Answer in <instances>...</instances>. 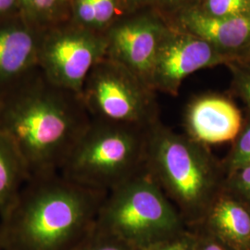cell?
I'll return each instance as SVG.
<instances>
[{"instance_id":"1","label":"cell","mask_w":250,"mask_h":250,"mask_svg":"<svg viewBox=\"0 0 250 250\" xmlns=\"http://www.w3.org/2000/svg\"><path fill=\"white\" fill-rule=\"evenodd\" d=\"M91 121L81 95L56 85L38 67L0 93V130L31 177L61 171Z\"/></svg>"},{"instance_id":"2","label":"cell","mask_w":250,"mask_h":250,"mask_svg":"<svg viewBox=\"0 0 250 250\" xmlns=\"http://www.w3.org/2000/svg\"><path fill=\"white\" fill-rule=\"evenodd\" d=\"M107 192L59 172L32 176L0 219V250H73L95 228Z\"/></svg>"},{"instance_id":"3","label":"cell","mask_w":250,"mask_h":250,"mask_svg":"<svg viewBox=\"0 0 250 250\" xmlns=\"http://www.w3.org/2000/svg\"><path fill=\"white\" fill-rule=\"evenodd\" d=\"M146 170L184 222L200 224L224 191L226 174L209 146L179 134L161 121L148 130Z\"/></svg>"},{"instance_id":"4","label":"cell","mask_w":250,"mask_h":250,"mask_svg":"<svg viewBox=\"0 0 250 250\" xmlns=\"http://www.w3.org/2000/svg\"><path fill=\"white\" fill-rule=\"evenodd\" d=\"M148 130L92 119L60 172L107 193L146 170Z\"/></svg>"},{"instance_id":"5","label":"cell","mask_w":250,"mask_h":250,"mask_svg":"<svg viewBox=\"0 0 250 250\" xmlns=\"http://www.w3.org/2000/svg\"><path fill=\"white\" fill-rule=\"evenodd\" d=\"M186 224L177 208L146 170L107 192L97 226L130 247H148L180 234Z\"/></svg>"},{"instance_id":"6","label":"cell","mask_w":250,"mask_h":250,"mask_svg":"<svg viewBox=\"0 0 250 250\" xmlns=\"http://www.w3.org/2000/svg\"><path fill=\"white\" fill-rule=\"evenodd\" d=\"M156 93L125 66L105 57L90 71L81 97L93 120L148 129L161 121Z\"/></svg>"},{"instance_id":"7","label":"cell","mask_w":250,"mask_h":250,"mask_svg":"<svg viewBox=\"0 0 250 250\" xmlns=\"http://www.w3.org/2000/svg\"><path fill=\"white\" fill-rule=\"evenodd\" d=\"M105 33L69 21L43 30L38 68L63 88L81 95L92 68L107 57Z\"/></svg>"},{"instance_id":"8","label":"cell","mask_w":250,"mask_h":250,"mask_svg":"<svg viewBox=\"0 0 250 250\" xmlns=\"http://www.w3.org/2000/svg\"><path fill=\"white\" fill-rule=\"evenodd\" d=\"M169 29L168 21L153 9L125 14L104 32L107 57L125 66L151 87L155 60Z\"/></svg>"},{"instance_id":"9","label":"cell","mask_w":250,"mask_h":250,"mask_svg":"<svg viewBox=\"0 0 250 250\" xmlns=\"http://www.w3.org/2000/svg\"><path fill=\"white\" fill-rule=\"evenodd\" d=\"M233 61L209 43L170 24L157 53L150 85L156 92L176 97L183 81L189 75Z\"/></svg>"},{"instance_id":"10","label":"cell","mask_w":250,"mask_h":250,"mask_svg":"<svg viewBox=\"0 0 250 250\" xmlns=\"http://www.w3.org/2000/svg\"><path fill=\"white\" fill-rule=\"evenodd\" d=\"M42 33L22 13L0 16V93L38 67Z\"/></svg>"},{"instance_id":"11","label":"cell","mask_w":250,"mask_h":250,"mask_svg":"<svg viewBox=\"0 0 250 250\" xmlns=\"http://www.w3.org/2000/svg\"><path fill=\"white\" fill-rule=\"evenodd\" d=\"M243 125L239 108L219 94L208 93L191 99L184 113L185 134L207 146L233 141Z\"/></svg>"},{"instance_id":"12","label":"cell","mask_w":250,"mask_h":250,"mask_svg":"<svg viewBox=\"0 0 250 250\" xmlns=\"http://www.w3.org/2000/svg\"><path fill=\"white\" fill-rule=\"evenodd\" d=\"M170 25L204 40L235 61L240 51L250 47V14L219 18L193 8L174 15Z\"/></svg>"},{"instance_id":"13","label":"cell","mask_w":250,"mask_h":250,"mask_svg":"<svg viewBox=\"0 0 250 250\" xmlns=\"http://www.w3.org/2000/svg\"><path fill=\"white\" fill-rule=\"evenodd\" d=\"M200 224L216 238L237 250L250 247V208L224 191L216 198Z\"/></svg>"},{"instance_id":"14","label":"cell","mask_w":250,"mask_h":250,"mask_svg":"<svg viewBox=\"0 0 250 250\" xmlns=\"http://www.w3.org/2000/svg\"><path fill=\"white\" fill-rule=\"evenodd\" d=\"M30 177L21 154L9 136L0 130V219L8 214Z\"/></svg>"},{"instance_id":"15","label":"cell","mask_w":250,"mask_h":250,"mask_svg":"<svg viewBox=\"0 0 250 250\" xmlns=\"http://www.w3.org/2000/svg\"><path fill=\"white\" fill-rule=\"evenodd\" d=\"M73 0H29L28 19L41 30L72 21Z\"/></svg>"},{"instance_id":"16","label":"cell","mask_w":250,"mask_h":250,"mask_svg":"<svg viewBox=\"0 0 250 250\" xmlns=\"http://www.w3.org/2000/svg\"><path fill=\"white\" fill-rule=\"evenodd\" d=\"M232 142L231 151L222 161L226 176L250 164V110L241 132Z\"/></svg>"},{"instance_id":"17","label":"cell","mask_w":250,"mask_h":250,"mask_svg":"<svg viewBox=\"0 0 250 250\" xmlns=\"http://www.w3.org/2000/svg\"><path fill=\"white\" fill-rule=\"evenodd\" d=\"M197 9L212 17H238L250 15V0H203Z\"/></svg>"},{"instance_id":"18","label":"cell","mask_w":250,"mask_h":250,"mask_svg":"<svg viewBox=\"0 0 250 250\" xmlns=\"http://www.w3.org/2000/svg\"><path fill=\"white\" fill-rule=\"evenodd\" d=\"M73 250H132V247L96 224L93 231Z\"/></svg>"},{"instance_id":"19","label":"cell","mask_w":250,"mask_h":250,"mask_svg":"<svg viewBox=\"0 0 250 250\" xmlns=\"http://www.w3.org/2000/svg\"><path fill=\"white\" fill-rule=\"evenodd\" d=\"M224 191L250 208V164L226 176Z\"/></svg>"},{"instance_id":"20","label":"cell","mask_w":250,"mask_h":250,"mask_svg":"<svg viewBox=\"0 0 250 250\" xmlns=\"http://www.w3.org/2000/svg\"><path fill=\"white\" fill-rule=\"evenodd\" d=\"M97 30L105 32L118 19L126 14L121 0H92Z\"/></svg>"},{"instance_id":"21","label":"cell","mask_w":250,"mask_h":250,"mask_svg":"<svg viewBox=\"0 0 250 250\" xmlns=\"http://www.w3.org/2000/svg\"><path fill=\"white\" fill-rule=\"evenodd\" d=\"M227 66L232 73V87L235 93L248 105L250 110V65L239 61H233Z\"/></svg>"},{"instance_id":"22","label":"cell","mask_w":250,"mask_h":250,"mask_svg":"<svg viewBox=\"0 0 250 250\" xmlns=\"http://www.w3.org/2000/svg\"><path fill=\"white\" fill-rule=\"evenodd\" d=\"M72 20L81 26L98 31L92 0H73Z\"/></svg>"},{"instance_id":"23","label":"cell","mask_w":250,"mask_h":250,"mask_svg":"<svg viewBox=\"0 0 250 250\" xmlns=\"http://www.w3.org/2000/svg\"><path fill=\"white\" fill-rule=\"evenodd\" d=\"M203 0H151L149 7L164 15H176L187 9L197 8Z\"/></svg>"},{"instance_id":"24","label":"cell","mask_w":250,"mask_h":250,"mask_svg":"<svg viewBox=\"0 0 250 250\" xmlns=\"http://www.w3.org/2000/svg\"><path fill=\"white\" fill-rule=\"evenodd\" d=\"M196 244H193L187 236L178 234L168 240L150 246L145 250H196Z\"/></svg>"},{"instance_id":"25","label":"cell","mask_w":250,"mask_h":250,"mask_svg":"<svg viewBox=\"0 0 250 250\" xmlns=\"http://www.w3.org/2000/svg\"><path fill=\"white\" fill-rule=\"evenodd\" d=\"M20 13L23 14L20 0H0V16H8Z\"/></svg>"},{"instance_id":"26","label":"cell","mask_w":250,"mask_h":250,"mask_svg":"<svg viewBox=\"0 0 250 250\" xmlns=\"http://www.w3.org/2000/svg\"><path fill=\"white\" fill-rule=\"evenodd\" d=\"M121 2L126 14H128L149 7L151 0H121Z\"/></svg>"},{"instance_id":"27","label":"cell","mask_w":250,"mask_h":250,"mask_svg":"<svg viewBox=\"0 0 250 250\" xmlns=\"http://www.w3.org/2000/svg\"><path fill=\"white\" fill-rule=\"evenodd\" d=\"M196 250H226L223 242L219 241L218 238L212 235V237H207L205 242L197 245Z\"/></svg>"},{"instance_id":"28","label":"cell","mask_w":250,"mask_h":250,"mask_svg":"<svg viewBox=\"0 0 250 250\" xmlns=\"http://www.w3.org/2000/svg\"><path fill=\"white\" fill-rule=\"evenodd\" d=\"M21 4V9L23 14L28 18V9H29V0H20Z\"/></svg>"},{"instance_id":"29","label":"cell","mask_w":250,"mask_h":250,"mask_svg":"<svg viewBox=\"0 0 250 250\" xmlns=\"http://www.w3.org/2000/svg\"><path fill=\"white\" fill-rule=\"evenodd\" d=\"M249 58H250V59H249V60H248V61H239V62H242L248 63V64H250V56H249Z\"/></svg>"}]
</instances>
